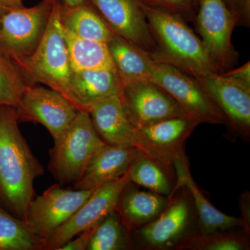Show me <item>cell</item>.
<instances>
[{"label":"cell","mask_w":250,"mask_h":250,"mask_svg":"<svg viewBox=\"0 0 250 250\" xmlns=\"http://www.w3.org/2000/svg\"><path fill=\"white\" fill-rule=\"evenodd\" d=\"M134 249L130 232L118 210L108 213L97 225L86 250H127Z\"/></svg>","instance_id":"25"},{"label":"cell","mask_w":250,"mask_h":250,"mask_svg":"<svg viewBox=\"0 0 250 250\" xmlns=\"http://www.w3.org/2000/svg\"><path fill=\"white\" fill-rule=\"evenodd\" d=\"M106 44L122 85L151 80L156 62L149 52L116 34Z\"/></svg>","instance_id":"21"},{"label":"cell","mask_w":250,"mask_h":250,"mask_svg":"<svg viewBox=\"0 0 250 250\" xmlns=\"http://www.w3.org/2000/svg\"><path fill=\"white\" fill-rule=\"evenodd\" d=\"M0 6L7 8V9L24 6L22 4V0H0Z\"/></svg>","instance_id":"34"},{"label":"cell","mask_w":250,"mask_h":250,"mask_svg":"<svg viewBox=\"0 0 250 250\" xmlns=\"http://www.w3.org/2000/svg\"><path fill=\"white\" fill-rule=\"evenodd\" d=\"M165 210L156 220L131 231L134 249L177 250L198 232V217L187 187L176 186Z\"/></svg>","instance_id":"4"},{"label":"cell","mask_w":250,"mask_h":250,"mask_svg":"<svg viewBox=\"0 0 250 250\" xmlns=\"http://www.w3.org/2000/svg\"><path fill=\"white\" fill-rule=\"evenodd\" d=\"M16 108L19 122L41 123L54 141L67 129L79 112L59 92L35 83L27 85Z\"/></svg>","instance_id":"13"},{"label":"cell","mask_w":250,"mask_h":250,"mask_svg":"<svg viewBox=\"0 0 250 250\" xmlns=\"http://www.w3.org/2000/svg\"><path fill=\"white\" fill-rule=\"evenodd\" d=\"M168 203V197L150 190H139L130 182L120 195L116 210L131 233L133 230L156 220Z\"/></svg>","instance_id":"19"},{"label":"cell","mask_w":250,"mask_h":250,"mask_svg":"<svg viewBox=\"0 0 250 250\" xmlns=\"http://www.w3.org/2000/svg\"><path fill=\"white\" fill-rule=\"evenodd\" d=\"M9 9L7 8L3 7V6H0V19H1V16L3 14L6 12V10Z\"/></svg>","instance_id":"36"},{"label":"cell","mask_w":250,"mask_h":250,"mask_svg":"<svg viewBox=\"0 0 250 250\" xmlns=\"http://www.w3.org/2000/svg\"><path fill=\"white\" fill-rule=\"evenodd\" d=\"M119 95L125 113L136 129L188 116L170 94L152 80L123 85Z\"/></svg>","instance_id":"12"},{"label":"cell","mask_w":250,"mask_h":250,"mask_svg":"<svg viewBox=\"0 0 250 250\" xmlns=\"http://www.w3.org/2000/svg\"><path fill=\"white\" fill-rule=\"evenodd\" d=\"M122 84L116 70L73 72L70 102L79 111H89L100 100L121 93Z\"/></svg>","instance_id":"18"},{"label":"cell","mask_w":250,"mask_h":250,"mask_svg":"<svg viewBox=\"0 0 250 250\" xmlns=\"http://www.w3.org/2000/svg\"><path fill=\"white\" fill-rule=\"evenodd\" d=\"M229 9L236 16L238 25L249 27L250 0H223Z\"/></svg>","instance_id":"30"},{"label":"cell","mask_w":250,"mask_h":250,"mask_svg":"<svg viewBox=\"0 0 250 250\" xmlns=\"http://www.w3.org/2000/svg\"><path fill=\"white\" fill-rule=\"evenodd\" d=\"M130 182L128 171L123 177L95 188L70 220L43 241L41 250H58L80 233L97 226L108 213L116 209L120 195Z\"/></svg>","instance_id":"11"},{"label":"cell","mask_w":250,"mask_h":250,"mask_svg":"<svg viewBox=\"0 0 250 250\" xmlns=\"http://www.w3.org/2000/svg\"><path fill=\"white\" fill-rule=\"evenodd\" d=\"M60 20L65 30L85 40L107 43L116 34L89 0L74 7L62 4Z\"/></svg>","instance_id":"22"},{"label":"cell","mask_w":250,"mask_h":250,"mask_svg":"<svg viewBox=\"0 0 250 250\" xmlns=\"http://www.w3.org/2000/svg\"><path fill=\"white\" fill-rule=\"evenodd\" d=\"M94 190H71L55 184L42 195L34 197L24 222L39 240L41 247L44 241L70 220Z\"/></svg>","instance_id":"9"},{"label":"cell","mask_w":250,"mask_h":250,"mask_svg":"<svg viewBox=\"0 0 250 250\" xmlns=\"http://www.w3.org/2000/svg\"><path fill=\"white\" fill-rule=\"evenodd\" d=\"M113 32L151 55L156 45L141 0H89Z\"/></svg>","instance_id":"15"},{"label":"cell","mask_w":250,"mask_h":250,"mask_svg":"<svg viewBox=\"0 0 250 250\" xmlns=\"http://www.w3.org/2000/svg\"><path fill=\"white\" fill-rule=\"evenodd\" d=\"M223 75L250 86V62H247L243 66L223 72Z\"/></svg>","instance_id":"33"},{"label":"cell","mask_w":250,"mask_h":250,"mask_svg":"<svg viewBox=\"0 0 250 250\" xmlns=\"http://www.w3.org/2000/svg\"><path fill=\"white\" fill-rule=\"evenodd\" d=\"M129 177L133 184L167 197L172 195L177 184L174 169L164 166L144 153L129 169Z\"/></svg>","instance_id":"24"},{"label":"cell","mask_w":250,"mask_h":250,"mask_svg":"<svg viewBox=\"0 0 250 250\" xmlns=\"http://www.w3.org/2000/svg\"><path fill=\"white\" fill-rule=\"evenodd\" d=\"M29 84L16 62L0 47V106L16 107Z\"/></svg>","instance_id":"28"},{"label":"cell","mask_w":250,"mask_h":250,"mask_svg":"<svg viewBox=\"0 0 250 250\" xmlns=\"http://www.w3.org/2000/svg\"><path fill=\"white\" fill-rule=\"evenodd\" d=\"M142 153L135 146L106 143L92 156L73 189L92 190L123 177Z\"/></svg>","instance_id":"16"},{"label":"cell","mask_w":250,"mask_h":250,"mask_svg":"<svg viewBox=\"0 0 250 250\" xmlns=\"http://www.w3.org/2000/svg\"><path fill=\"white\" fill-rule=\"evenodd\" d=\"M41 250L39 240L25 222L0 206V250Z\"/></svg>","instance_id":"27"},{"label":"cell","mask_w":250,"mask_h":250,"mask_svg":"<svg viewBox=\"0 0 250 250\" xmlns=\"http://www.w3.org/2000/svg\"><path fill=\"white\" fill-rule=\"evenodd\" d=\"M88 113L95 131L104 142L114 146H133L136 128L125 113L119 94L100 100Z\"/></svg>","instance_id":"17"},{"label":"cell","mask_w":250,"mask_h":250,"mask_svg":"<svg viewBox=\"0 0 250 250\" xmlns=\"http://www.w3.org/2000/svg\"><path fill=\"white\" fill-rule=\"evenodd\" d=\"M55 0H42L30 8L6 10L0 19V47L14 61L30 56L40 44Z\"/></svg>","instance_id":"6"},{"label":"cell","mask_w":250,"mask_h":250,"mask_svg":"<svg viewBox=\"0 0 250 250\" xmlns=\"http://www.w3.org/2000/svg\"><path fill=\"white\" fill-rule=\"evenodd\" d=\"M16 107L0 106V202L24 221L44 168L23 137Z\"/></svg>","instance_id":"1"},{"label":"cell","mask_w":250,"mask_h":250,"mask_svg":"<svg viewBox=\"0 0 250 250\" xmlns=\"http://www.w3.org/2000/svg\"><path fill=\"white\" fill-rule=\"evenodd\" d=\"M65 7H74L84 3L87 0H57Z\"/></svg>","instance_id":"35"},{"label":"cell","mask_w":250,"mask_h":250,"mask_svg":"<svg viewBox=\"0 0 250 250\" xmlns=\"http://www.w3.org/2000/svg\"><path fill=\"white\" fill-rule=\"evenodd\" d=\"M95 228L89 229L80 233V234L61 247L58 250H86Z\"/></svg>","instance_id":"31"},{"label":"cell","mask_w":250,"mask_h":250,"mask_svg":"<svg viewBox=\"0 0 250 250\" xmlns=\"http://www.w3.org/2000/svg\"><path fill=\"white\" fill-rule=\"evenodd\" d=\"M177 185L184 186L191 195L197 217L198 233L205 234L223 230L242 229L241 218L223 213L211 205L194 182L189 171L187 159L174 166Z\"/></svg>","instance_id":"20"},{"label":"cell","mask_w":250,"mask_h":250,"mask_svg":"<svg viewBox=\"0 0 250 250\" xmlns=\"http://www.w3.org/2000/svg\"><path fill=\"white\" fill-rule=\"evenodd\" d=\"M106 144L94 128L89 113L79 111L49 151V169L62 184L78 182L92 156Z\"/></svg>","instance_id":"5"},{"label":"cell","mask_w":250,"mask_h":250,"mask_svg":"<svg viewBox=\"0 0 250 250\" xmlns=\"http://www.w3.org/2000/svg\"><path fill=\"white\" fill-rule=\"evenodd\" d=\"M151 80L162 87L189 116L201 123L228 125V121L198 81L177 67L155 62Z\"/></svg>","instance_id":"8"},{"label":"cell","mask_w":250,"mask_h":250,"mask_svg":"<svg viewBox=\"0 0 250 250\" xmlns=\"http://www.w3.org/2000/svg\"><path fill=\"white\" fill-rule=\"evenodd\" d=\"M61 9L62 4L55 0L48 26L37 48L29 57L14 62L31 84L47 85L70 102L73 70L61 23Z\"/></svg>","instance_id":"3"},{"label":"cell","mask_w":250,"mask_h":250,"mask_svg":"<svg viewBox=\"0 0 250 250\" xmlns=\"http://www.w3.org/2000/svg\"><path fill=\"white\" fill-rule=\"evenodd\" d=\"M250 234L242 229L223 230L209 233H195L176 250H248Z\"/></svg>","instance_id":"26"},{"label":"cell","mask_w":250,"mask_h":250,"mask_svg":"<svg viewBox=\"0 0 250 250\" xmlns=\"http://www.w3.org/2000/svg\"><path fill=\"white\" fill-rule=\"evenodd\" d=\"M147 6L166 10L194 22L196 16L197 0H141Z\"/></svg>","instance_id":"29"},{"label":"cell","mask_w":250,"mask_h":250,"mask_svg":"<svg viewBox=\"0 0 250 250\" xmlns=\"http://www.w3.org/2000/svg\"><path fill=\"white\" fill-rule=\"evenodd\" d=\"M228 121L230 137L250 139V86L225 76L211 74L195 78Z\"/></svg>","instance_id":"14"},{"label":"cell","mask_w":250,"mask_h":250,"mask_svg":"<svg viewBox=\"0 0 250 250\" xmlns=\"http://www.w3.org/2000/svg\"><path fill=\"white\" fill-rule=\"evenodd\" d=\"M189 116L170 118L135 130L133 146L164 166L174 165L187 157L184 143L200 125Z\"/></svg>","instance_id":"10"},{"label":"cell","mask_w":250,"mask_h":250,"mask_svg":"<svg viewBox=\"0 0 250 250\" xmlns=\"http://www.w3.org/2000/svg\"><path fill=\"white\" fill-rule=\"evenodd\" d=\"M142 6L155 42V62L169 64L195 78L221 73L183 18L143 3Z\"/></svg>","instance_id":"2"},{"label":"cell","mask_w":250,"mask_h":250,"mask_svg":"<svg viewBox=\"0 0 250 250\" xmlns=\"http://www.w3.org/2000/svg\"><path fill=\"white\" fill-rule=\"evenodd\" d=\"M62 31L73 72L116 70L107 44L80 39L67 32L63 27Z\"/></svg>","instance_id":"23"},{"label":"cell","mask_w":250,"mask_h":250,"mask_svg":"<svg viewBox=\"0 0 250 250\" xmlns=\"http://www.w3.org/2000/svg\"><path fill=\"white\" fill-rule=\"evenodd\" d=\"M195 22L202 43L220 72L231 70L238 59L231 42L238 26L236 16L223 0H197Z\"/></svg>","instance_id":"7"},{"label":"cell","mask_w":250,"mask_h":250,"mask_svg":"<svg viewBox=\"0 0 250 250\" xmlns=\"http://www.w3.org/2000/svg\"><path fill=\"white\" fill-rule=\"evenodd\" d=\"M241 215L239 217L242 222V229L250 234V192L247 191L241 195L240 200Z\"/></svg>","instance_id":"32"}]
</instances>
